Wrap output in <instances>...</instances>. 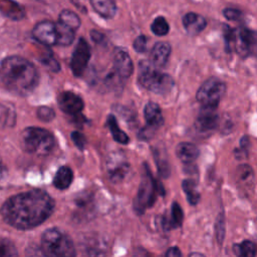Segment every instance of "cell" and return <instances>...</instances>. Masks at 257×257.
<instances>
[{"label": "cell", "instance_id": "1", "mask_svg": "<svg viewBox=\"0 0 257 257\" xmlns=\"http://www.w3.org/2000/svg\"><path fill=\"white\" fill-rule=\"evenodd\" d=\"M53 209L54 202L46 192L32 190L9 198L3 204L1 214L12 227L26 230L44 222Z\"/></svg>", "mask_w": 257, "mask_h": 257}, {"label": "cell", "instance_id": "2", "mask_svg": "<svg viewBox=\"0 0 257 257\" xmlns=\"http://www.w3.org/2000/svg\"><path fill=\"white\" fill-rule=\"evenodd\" d=\"M0 81L11 92L29 94L38 83L35 66L21 56H8L0 63Z\"/></svg>", "mask_w": 257, "mask_h": 257}, {"label": "cell", "instance_id": "3", "mask_svg": "<svg viewBox=\"0 0 257 257\" xmlns=\"http://www.w3.org/2000/svg\"><path fill=\"white\" fill-rule=\"evenodd\" d=\"M139 80L144 87L158 94L168 93L174 85L171 75L158 70L157 66L149 60L140 62Z\"/></svg>", "mask_w": 257, "mask_h": 257}, {"label": "cell", "instance_id": "4", "mask_svg": "<svg viewBox=\"0 0 257 257\" xmlns=\"http://www.w3.org/2000/svg\"><path fill=\"white\" fill-rule=\"evenodd\" d=\"M41 250L44 255L52 257H69L75 255V249L69 236L57 229L46 230L41 237Z\"/></svg>", "mask_w": 257, "mask_h": 257}, {"label": "cell", "instance_id": "5", "mask_svg": "<svg viewBox=\"0 0 257 257\" xmlns=\"http://www.w3.org/2000/svg\"><path fill=\"white\" fill-rule=\"evenodd\" d=\"M22 140L27 152L39 156L49 154L55 145L52 134L42 127H27L23 132Z\"/></svg>", "mask_w": 257, "mask_h": 257}, {"label": "cell", "instance_id": "6", "mask_svg": "<svg viewBox=\"0 0 257 257\" xmlns=\"http://www.w3.org/2000/svg\"><path fill=\"white\" fill-rule=\"evenodd\" d=\"M225 91V83L216 77H211L200 86L196 96L202 106L217 108Z\"/></svg>", "mask_w": 257, "mask_h": 257}, {"label": "cell", "instance_id": "7", "mask_svg": "<svg viewBox=\"0 0 257 257\" xmlns=\"http://www.w3.org/2000/svg\"><path fill=\"white\" fill-rule=\"evenodd\" d=\"M145 166V174L142 178V181L140 183L139 192L136 198L135 202V208L140 213H143L146 208L151 207L157 197L158 193V182L154 179V177L151 174V171Z\"/></svg>", "mask_w": 257, "mask_h": 257}, {"label": "cell", "instance_id": "8", "mask_svg": "<svg viewBox=\"0 0 257 257\" xmlns=\"http://www.w3.org/2000/svg\"><path fill=\"white\" fill-rule=\"evenodd\" d=\"M106 168L109 179L113 183H118L123 181L126 177L130 171V164L123 154L115 152L109 155L106 162Z\"/></svg>", "mask_w": 257, "mask_h": 257}, {"label": "cell", "instance_id": "9", "mask_svg": "<svg viewBox=\"0 0 257 257\" xmlns=\"http://www.w3.org/2000/svg\"><path fill=\"white\" fill-rule=\"evenodd\" d=\"M90 58V47L84 38H80L73 50L70 68L74 75H81L88 64Z\"/></svg>", "mask_w": 257, "mask_h": 257}, {"label": "cell", "instance_id": "10", "mask_svg": "<svg viewBox=\"0 0 257 257\" xmlns=\"http://www.w3.org/2000/svg\"><path fill=\"white\" fill-rule=\"evenodd\" d=\"M32 36L44 45H54L57 43L56 24L49 20L40 21L33 27Z\"/></svg>", "mask_w": 257, "mask_h": 257}, {"label": "cell", "instance_id": "11", "mask_svg": "<svg viewBox=\"0 0 257 257\" xmlns=\"http://www.w3.org/2000/svg\"><path fill=\"white\" fill-rule=\"evenodd\" d=\"M82 98L71 91H64L58 96V105L61 110L69 115L76 116L83 108Z\"/></svg>", "mask_w": 257, "mask_h": 257}, {"label": "cell", "instance_id": "12", "mask_svg": "<svg viewBox=\"0 0 257 257\" xmlns=\"http://www.w3.org/2000/svg\"><path fill=\"white\" fill-rule=\"evenodd\" d=\"M257 44V32L247 27H241L236 31V49L242 53H248Z\"/></svg>", "mask_w": 257, "mask_h": 257}, {"label": "cell", "instance_id": "13", "mask_svg": "<svg viewBox=\"0 0 257 257\" xmlns=\"http://www.w3.org/2000/svg\"><path fill=\"white\" fill-rule=\"evenodd\" d=\"M113 68L116 74L120 78H127L131 76L134 66H133V61L131 59V56L125 50L121 48H117L114 51Z\"/></svg>", "mask_w": 257, "mask_h": 257}, {"label": "cell", "instance_id": "14", "mask_svg": "<svg viewBox=\"0 0 257 257\" xmlns=\"http://www.w3.org/2000/svg\"><path fill=\"white\" fill-rule=\"evenodd\" d=\"M219 122V116L216 113V108L203 106L196 119V126L199 131L206 133L216 128Z\"/></svg>", "mask_w": 257, "mask_h": 257}, {"label": "cell", "instance_id": "15", "mask_svg": "<svg viewBox=\"0 0 257 257\" xmlns=\"http://www.w3.org/2000/svg\"><path fill=\"white\" fill-rule=\"evenodd\" d=\"M182 22L186 31L192 35L199 34L205 29L207 25L206 19L202 15L195 12H189L185 14Z\"/></svg>", "mask_w": 257, "mask_h": 257}, {"label": "cell", "instance_id": "16", "mask_svg": "<svg viewBox=\"0 0 257 257\" xmlns=\"http://www.w3.org/2000/svg\"><path fill=\"white\" fill-rule=\"evenodd\" d=\"M144 115L147 121V125L154 130H157L164 123V117L161 107L158 103L154 101H150L146 104Z\"/></svg>", "mask_w": 257, "mask_h": 257}, {"label": "cell", "instance_id": "17", "mask_svg": "<svg viewBox=\"0 0 257 257\" xmlns=\"http://www.w3.org/2000/svg\"><path fill=\"white\" fill-rule=\"evenodd\" d=\"M171 45L168 42H158L151 51V61L156 66H164L171 55Z\"/></svg>", "mask_w": 257, "mask_h": 257}, {"label": "cell", "instance_id": "18", "mask_svg": "<svg viewBox=\"0 0 257 257\" xmlns=\"http://www.w3.org/2000/svg\"><path fill=\"white\" fill-rule=\"evenodd\" d=\"M176 155L184 164H192L199 156V149L191 143H180L176 148Z\"/></svg>", "mask_w": 257, "mask_h": 257}, {"label": "cell", "instance_id": "19", "mask_svg": "<svg viewBox=\"0 0 257 257\" xmlns=\"http://www.w3.org/2000/svg\"><path fill=\"white\" fill-rule=\"evenodd\" d=\"M93 10L105 19L114 17L116 13V4L113 0H89Z\"/></svg>", "mask_w": 257, "mask_h": 257}, {"label": "cell", "instance_id": "20", "mask_svg": "<svg viewBox=\"0 0 257 257\" xmlns=\"http://www.w3.org/2000/svg\"><path fill=\"white\" fill-rule=\"evenodd\" d=\"M73 180V173L71 169L67 166L60 167L55 174L53 184L59 190H64L68 188Z\"/></svg>", "mask_w": 257, "mask_h": 257}, {"label": "cell", "instance_id": "21", "mask_svg": "<svg viewBox=\"0 0 257 257\" xmlns=\"http://www.w3.org/2000/svg\"><path fill=\"white\" fill-rule=\"evenodd\" d=\"M56 24L57 31V43L59 45H69L74 39V30L60 23L59 21Z\"/></svg>", "mask_w": 257, "mask_h": 257}, {"label": "cell", "instance_id": "22", "mask_svg": "<svg viewBox=\"0 0 257 257\" xmlns=\"http://www.w3.org/2000/svg\"><path fill=\"white\" fill-rule=\"evenodd\" d=\"M183 210L180 207V205L177 202H174L172 204V211H171V218L166 219L165 221V228L166 229H172V228H177L182 225L183 223Z\"/></svg>", "mask_w": 257, "mask_h": 257}, {"label": "cell", "instance_id": "23", "mask_svg": "<svg viewBox=\"0 0 257 257\" xmlns=\"http://www.w3.org/2000/svg\"><path fill=\"white\" fill-rule=\"evenodd\" d=\"M107 125L109 127V131H110L114 141H116L117 143H120L122 145H126L130 142L127 135L119 128L117 121L112 114H109L107 116Z\"/></svg>", "mask_w": 257, "mask_h": 257}, {"label": "cell", "instance_id": "24", "mask_svg": "<svg viewBox=\"0 0 257 257\" xmlns=\"http://www.w3.org/2000/svg\"><path fill=\"white\" fill-rule=\"evenodd\" d=\"M182 188L186 194L188 202L191 205H196L200 200V194L198 192L196 182L191 179L184 180L182 182Z\"/></svg>", "mask_w": 257, "mask_h": 257}, {"label": "cell", "instance_id": "25", "mask_svg": "<svg viewBox=\"0 0 257 257\" xmlns=\"http://www.w3.org/2000/svg\"><path fill=\"white\" fill-rule=\"evenodd\" d=\"M58 21L60 23L64 24L65 26L73 29L74 31L77 30L78 27L80 26V19L77 16V14L74 13L73 11H71V10H68V9L62 10L60 12Z\"/></svg>", "mask_w": 257, "mask_h": 257}, {"label": "cell", "instance_id": "26", "mask_svg": "<svg viewBox=\"0 0 257 257\" xmlns=\"http://www.w3.org/2000/svg\"><path fill=\"white\" fill-rule=\"evenodd\" d=\"M233 251L240 257H253L256 254V248L254 243L249 240H245L240 244H235Z\"/></svg>", "mask_w": 257, "mask_h": 257}, {"label": "cell", "instance_id": "27", "mask_svg": "<svg viewBox=\"0 0 257 257\" xmlns=\"http://www.w3.org/2000/svg\"><path fill=\"white\" fill-rule=\"evenodd\" d=\"M151 30L153 31L154 34H156L158 36H164V35L168 34V32L170 30V26L165 17L159 16V17L155 18V20L151 24Z\"/></svg>", "mask_w": 257, "mask_h": 257}, {"label": "cell", "instance_id": "28", "mask_svg": "<svg viewBox=\"0 0 257 257\" xmlns=\"http://www.w3.org/2000/svg\"><path fill=\"white\" fill-rule=\"evenodd\" d=\"M154 157H155V160H156V165L158 167L159 174L163 178H168L169 175H170V172H171L168 160L165 158L164 154L161 153L160 151H156L154 153Z\"/></svg>", "mask_w": 257, "mask_h": 257}, {"label": "cell", "instance_id": "29", "mask_svg": "<svg viewBox=\"0 0 257 257\" xmlns=\"http://www.w3.org/2000/svg\"><path fill=\"white\" fill-rule=\"evenodd\" d=\"M16 255L17 250L14 244L5 238H0V257H11Z\"/></svg>", "mask_w": 257, "mask_h": 257}, {"label": "cell", "instance_id": "30", "mask_svg": "<svg viewBox=\"0 0 257 257\" xmlns=\"http://www.w3.org/2000/svg\"><path fill=\"white\" fill-rule=\"evenodd\" d=\"M223 34L225 38V43H226V49L227 51H232V49L235 47V42H236V30L231 28L228 25H223Z\"/></svg>", "mask_w": 257, "mask_h": 257}, {"label": "cell", "instance_id": "31", "mask_svg": "<svg viewBox=\"0 0 257 257\" xmlns=\"http://www.w3.org/2000/svg\"><path fill=\"white\" fill-rule=\"evenodd\" d=\"M37 116L42 120V121H51L54 116V110L48 106H40L37 109Z\"/></svg>", "mask_w": 257, "mask_h": 257}, {"label": "cell", "instance_id": "32", "mask_svg": "<svg viewBox=\"0 0 257 257\" xmlns=\"http://www.w3.org/2000/svg\"><path fill=\"white\" fill-rule=\"evenodd\" d=\"M215 229H216V236H217L218 242L222 243L223 239H224V236H225V222H224L223 215H220L218 217Z\"/></svg>", "mask_w": 257, "mask_h": 257}, {"label": "cell", "instance_id": "33", "mask_svg": "<svg viewBox=\"0 0 257 257\" xmlns=\"http://www.w3.org/2000/svg\"><path fill=\"white\" fill-rule=\"evenodd\" d=\"M223 15L225 16L226 19L231 20V21L240 20L243 16L242 12L239 9H236V8H225L223 10Z\"/></svg>", "mask_w": 257, "mask_h": 257}, {"label": "cell", "instance_id": "34", "mask_svg": "<svg viewBox=\"0 0 257 257\" xmlns=\"http://www.w3.org/2000/svg\"><path fill=\"white\" fill-rule=\"evenodd\" d=\"M134 49L139 52L143 53L147 50V45H148V39L145 35H139L135 41H134Z\"/></svg>", "mask_w": 257, "mask_h": 257}, {"label": "cell", "instance_id": "35", "mask_svg": "<svg viewBox=\"0 0 257 257\" xmlns=\"http://www.w3.org/2000/svg\"><path fill=\"white\" fill-rule=\"evenodd\" d=\"M71 140H72V142L74 143V145H75L78 149H80V150H82V149L84 148L85 143H86L84 136H83L81 133H79V132H73V133L71 134Z\"/></svg>", "mask_w": 257, "mask_h": 257}, {"label": "cell", "instance_id": "36", "mask_svg": "<svg viewBox=\"0 0 257 257\" xmlns=\"http://www.w3.org/2000/svg\"><path fill=\"white\" fill-rule=\"evenodd\" d=\"M167 257H180L182 256V252L179 250L178 247H171L167 252H166Z\"/></svg>", "mask_w": 257, "mask_h": 257}, {"label": "cell", "instance_id": "37", "mask_svg": "<svg viewBox=\"0 0 257 257\" xmlns=\"http://www.w3.org/2000/svg\"><path fill=\"white\" fill-rule=\"evenodd\" d=\"M91 38L95 42H100L103 39V35L101 33H99L98 31H91Z\"/></svg>", "mask_w": 257, "mask_h": 257}, {"label": "cell", "instance_id": "38", "mask_svg": "<svg viewBox=\"0 0 257 257\" xmlns=\"http://www.w3.org/2000/svg\"><path fill=\"white\" fill-rule=\"evenodd\" d=\"M5 171V168L3 167V165H2V163H1V161H0V176H2V173Z\"/></svg>", "mask_w": 257, "mask_h": 257}]
</instances>
